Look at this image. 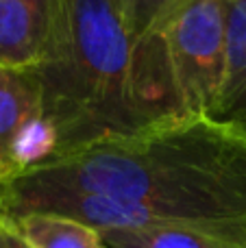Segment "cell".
<instances>
[{
    "mask_svg": "<svg viewBox=\"0 0 246 248\" xmlns=\"http://www.w3.org/2000/svg\"><path fill=\"white\" fill-rule=\"evenodd\" d=\"M33 248H109L96 229L57 214H24L4 218Z\"/></svg>",
    "mask_w": 246,
    "mask_h": 248,
    "instance_id": "cell-8",
    "label": "cell"
},
{
    "mask_svg": "<svg viewBox=\"0 0 246 248\" xmlns=\"http://www.w3.org/2000/svg\"><path fill=\"white\" fill-rule=\"evenodd\" d=\"M109 248H246V218L98 231Z\"/></svg>",
    "mask_w": 246,
    "mask_h": 248,
    "instance_id": "cell-5",
    "label": "cell"
},
{
    "mask_svg": "<svg viewBox=\"0 0 246 248\" xmlns=\"http://www.w3.org/2000/svg\"><path fill=\"white\" fill-rule=\"evenodd\" d=\"M185 0H116L131 35L142 46L161 44V26Z\"/></svg>",
    "mask_w": 246,
    "mask_h": 248,
    "instance_id": "cell-9",
    "label": "cell"
},
{
    "mask_svg": "<svg viewBox=\"0 0 246 248\" xmlns=\"http://www.w3.org/2000/svg\"><path fill=\"white\" fill-rule=\"evenodd\" d=\"M229 2H238V0H229Z\"/></svg>",
    "mask_w": 246,
    "mask_h": 248,
    "instance_id": "cell-11",
    "label": "cell"
},
{
    "mask_svg": "<svg viewBox=\"0 0 246 248\" xmlns=\"http://www.w3.org/2000/svg\"><path fill=\"white\" fill-rule=\"evenodd\" d=\"M52 0H0V68L33 70L50 31Z\"/></svg>",
    "mask_w": 246,
    "mask_h": 248,
    "instance_id": "cell-6",
    "label": "cell"
},
{
    "mask_svg": "<svg viewBox=\"0 0 246 248\" xmlns=\"http://www.w3.org/2000/svg\"><path fill=\"white\" fill-rule=\"evenodd\" d=\"M50 155L42 87L33 70L0 68V183Z\"/></svg>",
    "mask_w": 246,
    "mask_h": 248,
    "instance_id": "cell-4",
    "label": "cell"
},
{
    "mask_svg": "<svg viewBox=\"0 0 246 248\" xmlns=\"http://www.w3.org/2000/svg\"><path fill=\"white\" fill-rule=\"evenodd\" d=\"M159 35L181 116H212L227 77L229 0H185Z\"/></svg>",
    "mask_w": 246,
    "mask_h": 248,
    "instance_id": "cell-3",
    "label": "cell"
},
{
    "mask_svg": "<svg viewBox=\"0 0 246 248\" xmlns=\"http://www.w3.org/2000/svg\"><path fill=\"white\" fill-rule=\"evenodd\" d=\"M57 214L96 231L246 218V140L172 116L50 157L0 183V216Z\"/></svg>",
    "mask_w": 246,
    "mask_h": 248,
    "instance_id": "cell-1",
    "label": "cell"
},
{
    "mask_svg": "<svg viewBox=\"0 0 246 248\" xmlns=\"http://www.w3.org/2000/svg\"><path fill=\"white\" fill-rule=\"evenodd\" d=\"M0 248H33V246L17 233V229L11 222H7L0 216Z\"/></svg>",
    "mask_w": 246,
    "mask_h": 248,
    "instance_id": "cell-10",
    "label": "cell"
},
{
    "mask_svg": "<svg viewBox=\"0 0 246 248\" xmlns=\"http://www.w3.org/2000/svg\"><path fill=\"white\" fill-rule=\"evenodd\" d=\"M42 87L50 157L181 116L164 42L142 46L116 0H52Z\"/></svg>",
    "mask_w": 246,
    "mask_h": 248,
    "instance_id": "cell-2",
    "label": "cell"
},
{
    "mask_svg": "<svg viewBox=\"0 0 246 248\" xmlns=\"http://www.w3.org/2000/svg\"><path fill=\"white\" fill-rule=\"evenodd\" d=\"M209 118L231 126L246 140V0L229 2L227 77Z\"/></svg>",
    "mask_w": 246,
    "mask_h": 248,
    "instance_id": "cell-7",
    "label": "cell"
}]
</instances>
